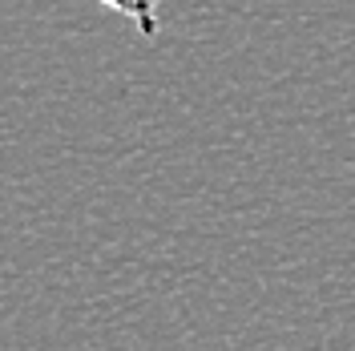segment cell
<instances>
[{
    "label": "cell",
    "instance_id": "cell-1",
    "mask_svg": "<svg viewBox=\"0 0 355 351\" xmlns=\"http://www.w3.org/2000/svg\"><path fill=\"white\" fill-rule=\"evenodd\" d=\"M101 4H110L113 12L130 17L141 37H154L157 33V8H162V0H101Z\"/></svg>",
    "mask_w": 355,
    "mask_h": 351
}]
</instances>
